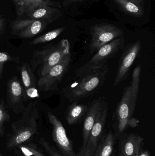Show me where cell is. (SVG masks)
Here are the masks:
<instances>
[{
  "label": "cell",
  "mask_w": 155,
  "mask_h": 156,
  "mask_svg": "<svg viewBox=\"0 0 155 156\" xmlns=\"http://www.w3.org/2000/svg\"><path fill=\"white\" fill-rule=\"evenodd\" d=\"M109 69L106 65L77 78L63 89L64 96L69 101L74 102L92 95L104 83Z\"/></svg>",
  "instance_id": "cell-1"
},
{
  "label": "cell",
  "mask_w": 155,
  "mask_h": 156,
  "mask_svg": "<svg viewBox=\"0 0 155 156\" xmlns=\"http://www.w3.org/2000/svg\"><path fill=\"white\" fill-rule=\"evenodd\" d=\"M142 66L139 65L135 69L132 80L125 88L121 101L114 115L118 132L123 133L128 127L129 121L133 117L138 97Z\"/></svg>",
  "instance_id": "cell-2"
},
{
  "label": "cell",
  "mask_w": 155,
  "mask_h": 156,
  "mask_svg": "<svg viewBox=\"0 0 155 156\" xmlns=\"http://www.w3.org/2000/svg\"><path fill=\"white\" fill-rule=\"evenodd\" d=\"M37 101L28 104L23 112L22 117L13 123L12 127L15 134L7 144V148L12 149L29 140L37 132V120L39 109Z\"/></svg>",
  "instance_id": "cell-3"
},
{
  "label": "cell",
  "mask_w": 155,
  "mask_h": 156,
  "mask_svg": "<svg viewBox=\"0 0 155 156\" xmlns=\"http://www.w3.org/2000/svg\"><path fill=\"white\" fill-rule=\"evenodd\" d=\"M70 53L69 41L62 39L56 44L50 45L42 50L35 51L31 60L33 69L39 66L40 75L42 76Z\"/></svg>",
  "instance_id": "cell-4"
},
{
  "label": "cell",
  "mask_w": 155,
  "mask_h": 156,
  "mask_svg": "<svg viewBox=\"0 0 155 156\" xmlns=\"http://www.w3.org/2000/svg\"><path fill=\"white\" fill-rule=\"evenodd\" d=\"M124 46V39L121 36L99 48L97 53L87 63L76 70V78L106 65V63Z\"/></svg>",
  "instance_id": "cell-5"
},
{
  "label": "cell",
  "mask_w": 155,
  "mask_h": 156,
  "mask_svg": "<svg viewBox=\"0 0 155 156\" xmlns=\"http://www.w3.org/2000/svg\"><path fill=\"white\" fill-rule=\"evenodd\" d=\"M108 114V104L103 98L102 105L96 120L91 130L85 147L80 150L76 156H93L98 145V143L104 131L106 118Z\"/></svg>",
  "instance_id": "cell-6"
},
{
  "label": "cell",
  "mask_w": 155,
  "mask_h": 156,
  "mask_svg": "<svg viewBox=\"0 0 155 156\" xmlns=\"http://www.w3.org/2000/svg\"><path fill=\"white\" fill-rule=\"evenodd\" d=\"M123 34V30L113 25L101 24L93 27L92 39L89 45L90 53L97 51L103 46L120 37Z\"/></svg>",
  "instance_id": "cell-7"
},
{
  "label": "cell",
  "mask_w": 155,
  "mask_h": 156,
  "mask_svg": "<svg viewBox=\"0 0 155 156\" xmlns=\"http://www.w3.org/2000/svg\"><path fill=\"white\" fill-rule=\"evenodd\" d=\"M71 62V54L66 55L59 63L53 67L44 76L39 78L37 83L41 90L48 92L55 90L67 72Z\"/></svg>",
  "instance_id": "cell-8"
},
{
  "label": "cell",
  "mask_w": 155,
  "mask_h": 156,
  "mask_svg": "<svg viewBox=\"0 0 155 156\" xmlns=\"http://www.w3.org/2000/svg\"><path fill=\"white\" fill-rule=\"evenodd\" d=\"M141 40H138L129 45L124 50L119 61L113 86H117L128 78L132 66L141 50Z\"/></svg>",
  "instance_id": "cell-9"
},
{
  "label": "cell",
  "mask_w": 155,
  "mask_h": 156,
  "mask_svg": "<svg viewBox=\"0 0 155 156\" xmlns=\"http://www.w3.org/2000/svg\"><path fill=\"white\" fill-rule=\"evenodd\" d=\"M48 24L44 20L28 18L11 21L10 27L12 34L21 38H29L45 30Z\"/></svg>",
  "instance_id": "cell-10"
},
{
  "label": "cell",
  "mask_w": 155,
  "mask_h": 156,
  "mask_svg": "<svg viewBox=\"0 0 155 156\" xmlns=\"http://www.w3.org/2000/svg\"><path fill=\"white\" fill-rule=\"evenodd\" d=\"M49 122L53 127V140L63 156H76L73 151L72 142L69 140L66 135L65 129L57 117L49 112L48 113Z\"/></svg>",
  "instance_id": "cell-11"
},
{
  "label": "cell",
  "mask_w": 155,
  "mask_h": 156,
  "mask_svg": "<svg viewBox=\"0 0 155 156\" xmlns=\"http://www.w3.org/2000/svg\"><path fill=\"white\" fill-rule=\"evenodd\" d=\"M27 98L23 87L16 77L9 80L7 85V105L15 112H23L24 100Z\"/></svg>",
  "instance_id": "cell-12"
},
{
  "label": "cell",
  "mask_w": 155,
  "mask_h": 156,
  "mask_svg": "<svg viewBox=\"0 0 155 156\" xmlns=\"http://www.w3.org/2000/svg\"><path fill=\"white\" fill-rule=\"evenodd\" d=\"M103 98L99 97L93 101L88 111L84 122L83 128V144L81 150L85 148L88 141L89 135L93 126L96 120L97 114L102 105Z\"/></svg>",
  "instance_id": "cell-13"
},
{
  "label": "cell",
  "mask_w": 155,
  "mask_h": 156,
  "mask_svg": "<svg viewBox=\"0 0 155 156\" xmlns=\"http://www.w3.org/2000/svg\"><path fill=\"white\" fill-rule=\"evenodd\" d=\"M21 74L26 97L33 99L39 97L38 91L35 87L33 73L29 64L25 63L22 65Z\"/></svg>",
  "instance_id": "cell-14"
},
{
  "label": "cell",
  "mask_w": 155,
  "mask_h": 156,
  "mask_svg": "<svg viewBox=\"0 0 155 156\" xmlns=\"http://www.w3.org/2000/svg\"><path fill=\"white\" fill-rule=\"evenodd\" d=\"M45 5L56 7L57 5L51 0H21L15 6V9L18 16L25 15L29 16L37 8Z\"/></svg>",
  "instance_id": "cell-15"
},
{
  "label": "cell",
  "mask_w": 155,
  "mask_h": 156,
  "mask_svg": "<svg viewBox=\"0 0 155 156\" xmlns=\"http://www.w3.org/2000/svg\"><path fill=\"white\" fill-rule=\"evenodd\" d=\"M144 140L142 136L135 134L128 136L121 144V156H136L139 154L141 144Z\"/></svg>",
  "instance_id": "cell-16"
},
{
  "label": "cell",
  "mask_w": 155,
  "mask_h": 156,
  "mask_svg": "<svg viewBox=\"0 0 155 156\" xmlns=\"http://www.w3.org/2000/svg\"><path fill=\"white\" fill-rule=\"evenodd\" d=\"M59 10L54 6H41L35 10L28 17L33 20H42L48 23H52L61 16Z\"/></svg>",
  "instance_id": "cell-17"
},
{
  "label": "cell",
  "mask_w": 155,
  "mask_h": 156,
  "mask_svg": "<svg viewBox=\"0 0 155 156\" xmlns=\"http://www.w3.org/2000/svg\"><path fill=\"white\" fill-rule=\"evenodd\" d=\"M88 105L78 103V101L73 102L66 110V119L69 125L77 123L79 120L87 113Z\"/></svg>",
  "instance_id": "cell-18"
},
{
  "label": "cell",
  "mask_w": 155,
  "mask_h": 156,
  "mask_svg": "<svg viewBox=\"0 0 155 156\" xmlns=\"http://www.w3.org/2000/svg\"><path fill=\"white\" fill-rule=\"evenodd\" d=\"M113 134L110 132L103 136L101 143L98 145L93 156H110L113 153L115 144Z\"/></svg>",
  "instance_id": "cell-19"
},
{
  "label": "cell",
  "mask_w": 155,
  "mask_h": 156,
  "mask_svg": "<svg viewBox=\"0 0 155 156\" xmlns=\"http://www.w3.org/2000/svg\"><path fill=\"white\" fill-rule=\"evenodd\" d=\"M117 4L127 13L136 16H142L143 11L140 6L129 0H115Z\"/></svg>",
  "instance_id": "cell-20"
},
{
  "label": "cell",
  "mask_w": 155,
  "mask_h": 156,
  "mask_svg": "<svg viewBox=\"0 0 155 156\" xmlns=\"http://www.w3.org/2000/svg\"><path fill=\"white\" fill-rule=\"evenodd\" d=\"M65 29V27H60V28H56L54 30L50 31L34 39L32 41H31L30 44L31 45H34L38 44L47 43L52 41L56 38L57 37L59 36L60 34L63 31H64Z\"/></svg>",
  "instance_id": "cell-21"
},
{
  "label": "cell",
  "mask_w": 155,
  "mask_h": 156,
  "mask_svg": "<svg viewBox=\"0 0 155 156\" xmlns=\"http://www.w3.org/2000/svg\"><path fill=\"white\" fill-rule=\"evenodd\" d=\"M9 61L19 63V59L18 57H13L6 52L0 51V80L2 78L5 64Z\"/></svg>",
  "instance_id": "cell-22"
},
{
  "label": "cell",
  "mask_w": 155,
  "mask_h": 156,
  "mask_svg": "<svg viewBox=\"0 0 155 156\" xmlns=\"http://www.w3.org/2000/svg\"><path fill=\"white\" fill-rule=\"evenodd\" d=\"M10 119V115L2 100L0 101V135L4 133V124Z\"/></svg>",
  "instance_id": "cell-23"
},
{
  "label": "cell",
  "mask_w": 155,
  "mask_h": 156,
  "mask_svg": "<svg viewBox=\"0 0 155 156\" xmlns=\"http://www.w3.org/2000/svg\"><path fill=\"white\" fill-rule=\"evenodd\" d=\"M20 148L25 156H45L36 147L34 146H21Z\"/></svg>",
  "instance_id": "cell-24"
},
{
  "label": "cell",
  "mask_w": 155,
  "mask_h": 156,
  "mask_svg": "<svg viewBox=\"0 0 155 156\" xmlns=\"http://www.w3.org/2000/svg\"><path fill=\"white\" fill-rule=\"evenodd\" d=\"M40 144L46 150V152L50 154L51 156H63L62 155L60 154L55 150L53 147L51 146L49 143H47L43 138H42L39 142Z\"/></svg>",
  "instance_id": "cell-25"
},
{
  "label": "cell",
  "mask_w": 155,
  "mask_h": 156,
  "mask_svg": "<svg viewBox=\"0 0 155 156\" xmlns=\"http://www.w3.org/2000/svg\"><path fill=\"white\" fill-rule=\"evenodd\" d=\"M140 123V121L135 118V117H132L130 119L128 123V127H132V128H135L138 126L139 124Z\"/></svg>",
  "instance_id": "cell-26"
},
{
  "label": "cell",
  "mask_w": 155,
  "mask_h": 156,
  "mask_svg": "<svg viewBox=\"0 0 155 156\" xmlns=\"http://www.w3.org/2000/svg\"><path fill=\"white\" fill-rule=\"evenodd\" d=\"M5 27V18H0V36L4 31Z\"/></svg>",
  "instance_id": "cell-27"
},
{
  "label": "cell",
  "mask_w": 155,
  "mask_h": 156,
  "mask_svg": "<svg viewBox=\"0 0 155 156\" xmlns=\"http://www.w3.org/2000/svg\"><path fill=\"white\" fill-rule=\"evenodd\" d=\"M83 0H65L64 4V5H68L70 3H72L73 2H82Z\"/></svg>",
  "instance_id": "cell-28"
},
{
  "label": "cell",
  "mask_w": 155,
  "mask_h": 156,
  "mask_svg": "<svg viewBox=\"0 0 155 156\" xmlns=\"http://www.w3.org/2000/svg\"><path fill=\"white\" fill-rule=\"evenodd\" d=\"M129 1L135 4L136 5L140 6L141 4L142 3L143 0H129Z\"/></svg>",
  "instance_id": "cell-29"
},
{
  "label": "cell",
  "mask_w": 155,
  "mask_h": 156,
  "mask_svg": "<svg viewBox=\"0 0 155 156\" xmlns=\"http://www.w3.org/2000/svg\"><path fill=\"white\" fill-rule=\"evenodd\" d=\"M138 156H150L149 152L147 151H145L143 152H141L138 154Z\"/></svg>",
  "instance_id": "cell-30"
},
{
  "label": "cell",
  "mask_w": 155,
  "mask_h": 156,
  "mask_svg": "<svg viewBox=\"0 0 155 156\" xmlns=\"http://www.w3.org/2000/svg\"><path fill=\"white\" fill-rule=\"evenodd\" d=\"M21 1V0H12L14 3L15 5V6H16V5H17L20 3Z\"/></svg>",
  "instance_id": "cell-31"
},
{
  "label": "cell",
  "mask_w": 155,
  "mask_h": 156,
  "mask_svg": "<svg viewBox=\"0 0 155 156\" xmlns=\"http://www.w3.org/2000/svg\"><path fill=\"white\" fill-rule=\"evenodd\" d=\"M2 18V16H1L0 15V18Z\"/></svg>",
  "instance_id": "cell-32"
},
{
  "label": "cell",
  "mask_w": 155,
  "mask_h": 156,
  "mask_svg": "<svg viewBox=\"0 0 155 156\" xmlns=\"http://www.w3.org/2000/svg\"><path fill=\"white\" fill-rule=\"evenodd\" d=\"M138 154H137V155H136V156H138Z\"/></svg>",
  "instance_id": "cell-33"
}]
</instances>
